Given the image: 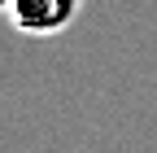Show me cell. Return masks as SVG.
Masks as SVG:
<instances>
[{
  "mask_svg": "<svg viewBox=\"0 0 157 153\" xmlns=\"http://www.w3.org/2000/svg\"><path fill=\"white\" fill-rule=\"evenodd\" d=\"M78 13H83V0H5L9 26L17 35H31V40L70 31Z\"/></svg>",
  "mask_w": 157,
  "mask_h": 153,
  "instance_id": "6da1fadb",
  "label": "cell"
}]
</instances>
